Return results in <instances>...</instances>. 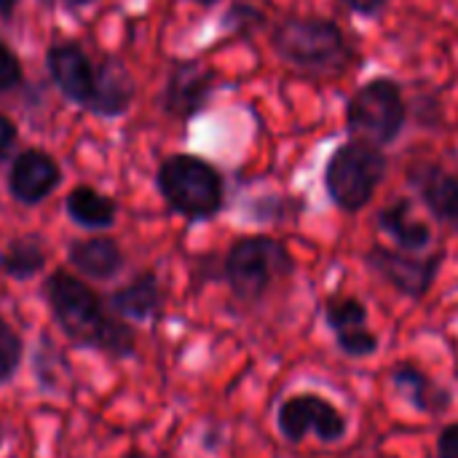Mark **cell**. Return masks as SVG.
<instances>
[{
    "label": "cell",
    "mask_w": 458,
    "mask_h": 458,
    "mask_svg": "<svg viewBox=\"0 0 458 458\" xmlns=\"http://www.w3.org/2000/svg\"><path fill=\"white\" fill-rule=\"evenodd\" d=\"M161 287L158 279L153 274H142L134 282H129L126 287H121L113 295V309L118 317L123 319H134V322H148L161 311Z\"/></svg>",
    "instance_id": "cell-14"
},
{
    "label": "cell",
    "mask_w": 458,
    "mask_h": 458,
    "mask_svg": "<svg viewBox=\"0 0 458 458\" xmlns=\"http://www.w3.org/2000/svg\"><path fill=\"white\" fill-rule=\"evenodd\" d=\"M408 180L429 212L458 231V174L437 164H419L408 172Z\"/></svg>",
    "instance_id": "cell-9"
},
{
    "label": "cell",
    "mask_w": 458,
    "mask_h": 458,
    "mask_svg": "<svg viewBox=\"0 0 458 458\" xmlns=\"http://www.w3.org/2000/svg\"><path fill=\"white\" fill-rule=\"evenodd\" d=\"M341 3H344L346 8L357 11V13H376V11L384 8L386 0H341Z\"/></svg>",
    "instance_id": "cell-26"
},
{
    "label": "cell",
    "mask_w": 458,
    "mask_h": 458,
    "mask_svg": "<svg viewBox=\"0 0 458 458\" xmlns=\"http://www.w3.org/2000/svg\"><path fill=\"white\" fill-rule=\"evenodd\" d=\"M212 91V75L196 62L180 64L166 86V110L174 115H193L204 107Z\"/></svg>",
    "instance_id": "cell-11"
},
{
    "label": "cell",
    "mask_w": 458,
    "mask_h": 458,
    "mask_svg": "<svg viewBox=\"0 0 458 458\" xmlns=\"http://www.w3.org/2000/svg\"><path fill=\"white\" fill-rule=\"evenodd\" d=\"M70 260L78 271H83L86 276H94V279H107L113 276L123 258H121V250L113 239H86V242H78L72 244L70 250Z\"/></svg>",
    "instance_id": "cell-16"
},
{
    "label": "cell",
    "mask_w": 458,
    "mask_h": 458,
    "mask_svg": "<svg viewBox=\"0 0 458 458\" xmlns=\"http://www.w3.org/2000/svg\"><path fill=\"white\" fill-rule=\"evenodd\" d=\"M378 225L384 233H389L405 252H421L432 242V231L427 223L411 217L408 201H394L378 215Z\"/></svg>",
    "instance_id": "cell-15"
},
{
    "label": "cell",
    "mask_w": 458,
    "mask_h": 458,
    "mask_svg": "<svg viewBox=\"0 0 458 458\" xmlns=\"http://www.w3.org/2000/svg\"><path fill=\"white\" fill-rule=\"evenodd\" d=\"M46 298H48L56 325L72 344L118 357V360L134 354L137 349L134 330L126 322L110 317L102 309V301L97 298V293L86 287L81 279L62 274V271L54 274L46 282Z\"/></svg>",
    "instance_id": "cell-1"
},
{
    "label": "cell",
    "mask_w": 458,
    "mask_h": 458,
    "mask_svg": "<svg viewBox=\"0 0 458 458\" xmlns=\"http://www.w3.org/2000/svg\"><path fill=\"white\" fill-rule=\"evenodd\" d=\"M48 67L54 72V81L59 89L75 99V102H89L94 91V72L83 56L81 48L75 46H56L48 54Z\"/></svg>",
    "instance_id": "cell-13"
},
{
    "label": "cell",
    "mask_w": 458,
    "mask_h": 458,
    "mask_svg": "<svg viewBox=\"0 0 458 458\" xmlns=\"http://www.w3.org/2000/svg\"><path fill=\"white\" fill-rule=\"evenodd\" d=\"M276 427L282 437L293 445H301L309 435H317L322 443H341L349 432L346 416L322 394L306 392L284 400L276 413Z\"/></svg>",
    "instance_id": "cell-7"
},
{
    "label": "cell",
    "mask_w": 458,
    "mask_h": 458,
    "mask_svg": "<svg viewBox=\"0 0 458 458\" xmlns=\"http://www.w3.org/2000/svg\"><path fill=\"white\" fill-rule=\"evenodd\" d=\"M70 3H75V5H81V3H89V0H70Z\"/></svg>",
    "instance_id": "cell-29"
},
{
    "label": "cell",
    "mask_w": 458,
    "mask_h": 458,
    "mask_svg": "<svg viewBox=\"0 0 458 458\" xmlns=\"http://www.w3.org/2000/svg\"><path fill=\"white\" fill-rule=\"evenodd\" d=\"M443 255H429V258H416L411 252H397L389 247H373L368 252V266L384 279L389 282L397 293L408 295V298H424L440 271Z\"/></svg>",
    "instance_id": "cell-8"
},
{
    "label": "cell",
    "mask_w": 458,
    "mask_h": 458,
    "mask_svg": "<svg viewBox=\"0 0 458 458\" xmlns=\"http://www.w3.org/2000/svg\"><path fill=\"white\" fill-rule=\"evenodd\" d=\"M126 458H150V456H142V454H131V456H126Z\"/></svg>",
    "instance_id": "cell-28"
},
{
    "label": "cell",
    "mask_w": 458,
    "mask_h": 458,
    "mask_svg": "<svg viewBox=\"0 0 458 458\" xmlns=\"http://www.w3.org/2000/svg\"><path fill=\"white\" fill-rule=\"evenodd\" d=\"M199 3H212V0H199Z\"/></svg>",
    "instance_id": "cell-30"
},
{
    "label": "cell",
    "mask_w": 458,
    "mask_h": 458,
    "mask_svg": "<svg viewBox=\"0 0 458 458\" xmlns=\"http://www.w3.org/2000/svg\"><path fill=\"white\" fill-rule=\"evenodd\" d=\"M19 75H21V70H19L16 56L5 46H0V91L3 89H11L19 81Z\"/></svg>",
    "instance_id": "cell-23"
},
{
    "label": "cell",
    "mask_w": 458,
    "mask_h": 458,
    "mask_svg": "<svg viewBox=\"0 0 458 458\" xmlns=\"http://www.w3.org/2000/svg\"><path fill=\"white\" fill-rule=\"evenodd\" d=\"M13 5H16V0H0V13H3V16H11Z\"/></svg>",
    "instance_id": "cell-27"
},
{
    "label": "cell",
    "mask_w": 458,
    "mask_h": 458,
    "mask_svg": "<svg viewBox=\"0 0 458 458\" xmlns=\"http://www.w3.org/2000/svg\"><path fill=\"white\" fill-rule=\"evenodd\" d=\"M59 182V172L56 164L40 153V150H27L24 156H19V161L13 164L11 172V191L16 199L32 204L40 201L43 196H48V191Z\"/></svg>",
    "instance_id": "cell-12"
},
{
    "label": "cell",
    "mask_w": 458,
    "mask_h": 458,
    "mask_svg": "<svg viewBox=\"0 0 458 458\" xmlns=\"http://www.w3.org/2000/svg\"><path fill=\"white\" fill-rule=\"evenodd\" d=\"M13 137H16V131H13V123L5 118V115H0V158L8 153V148L13 145Z\"/></svg>",
    "instance_id": "cell-25"
},
{
    "label": "cell",
    "mask_w": 458,
    "mask_h": 458,
    "mask_svg": "<svg viewBox=\"0 0 458 458\" xmlns=\"http://www.w3.org/2000/svg\"><path fill=\"white\" fill-rule=\"evenodd\" d=\"M335 346L352 360H368L378 352L381 341L370 327H357V330L335 333Z\"/></svg>",
    "instance_id": "cell-21"
},
{
    "label": "cell",
    "mask_w": 458,
    "mask_h": 458,
    "mask_svg": "<svg viewBox=\"0 0 458 458\" xmlns=\"http://www.w3.org/2000/svg\"><path fill=\"white\" fill-rule=\"evenodd\" d=\"M158 185L169 207L191 220H207L223 207L220 174L196 156H172L164 161Z\"/></svg>",
    "instance_id": "cell-5"
},
{
    "label": "cell",
    "mask_w": 458,
    "mask_h": 458,
    "mask_svg": "<svg viewBox=\"0 0 458 458\" xmlns=\"http://www.w3.org/2000/svg\"><path fill=\"white\" fill-rule=\"evenodd\" d=\"M437 458H458V424H448L437 437Z\"/></svg>",
    "instance_id": "cell-24"
},
{
    "label": "cell",
    "mask_w": 458,
    "mask_h": 458,
    "mask_svg": "<svg viewBox=\"0 0 458 458\" xmlns=\"http://www.w3.org/2000/svg\"><path fill=\"white\" fill-rule=\"evenodd\" d=\"M271 46L282 59L298 67H330L346 54L341 27L322 16H295L279 21L271 32Z\"/></svg>",
    "instance_id": "cell-6"
},
{
    "label": "cell",
    "mask_w": 458,
    "mask_h": 458,
    "mask_svg": "<svg viewBox=\"0 0 458 458\" xmlns=\"http://www.w3.org/2000/svg\"><path fill=\"white\" fill-rule=\"evenodd\" d=\"M327 325L333 333L368 327V306L360 298H333L327 303Z\"/></svg>",
    "instance_id": "cell-20"
},
{
    "label": "cell",
    "mask_w": 458,
    "mask_h": 458,
    "mask_svg": "<svg viewBox=\"0 0 458 458\" xmlns=\"http://www.w3.org/2000/svg\"><path fill=\"white\" fill-rule=\"evenodd\" d=\"M43 263H46L43 250L35 242H16L0 258V268L8 276H13V279H30V276H35L43 268Z\"/></svg>",
    "instance_id": "cell-19"
},
{
    "label": "cell",
    "mask_w": 458,
    "mask_h": 458,
    "mask_svg": "<svg viewBox=\"0 0 458 458\" xmlns=\"http://www.w3.org/2000/svg\"><path fill=\"white\" fill-rule=\"evenodd\" d=\"M293 255L271 236H244L225 255V279L244 303H258L276 279L290 276Z\"/></svg>",
    "instance_id": "cell-3"
},
{
    "label": "cell",
    "mask_w": 458,
    "mask_h": 458,
    "mask_svg": "<svg viewBox=\"0 0 458 458\" xmlns=\"http://www.w3.org/2000/svg\"><path fill=\"white\" fill-rule=\"evenodd\" d=\"M386 174V156L365 140L344 142L325 166V188L333 204L344 212H360L376 196Z\"/></svg>",
    "instance_id": "cell-2"
},
{
    "label": "cell",
    "mask_w": 458,
    "mask_h": 458,
    "mask_svg": "<svg viewBox=\"0 0 458 458\" xmlns=\"http://www.w3.org/2000/svg\"><path fill=\"white\" fill-rule=\"evenodd\" d=\"M408 118V105L397 81L376 78L357 89L346 105V123L357 140L389 145L400 137Z\"/></svg>",
    "instance_id": "cell-4"
},
{
    "label": "cell",
    "mask_w": 458,
    "mask_h": 458,
    "mask_svg": "<svg viewBox=\"0 0 458 458\" xmlns=\"http://www.w3.org/2000/svg\"><path fill=\"white\" fill-rule=\"evenodd\" d=\"M392 386L419 413L440 416V413H445L451 408V392L443 389L440 384H435L421 368H416L411 362H403V365L392 368Z\"/></svg>",
    "instance_id": "cell-10"
},
{
    "label": "cell",
    "mask_w": 458,
    "mask_h": 458,
    "mask_svg": "<svg viewBox=\"0 0 458 458\" xmlns=\"http://www.w3.org/2000/svg\"><path fill=\"white\" fill-rule=\"evenodd\" d=\"M67 212L75 223L86 228H107L115 217L113 201L99 196L94 188H75L67 196Z\"/></svg>",
    "instance_id": "cell-18"
},
{
    "label": "cell",
    "mask_w": 458,
    "mask_h": 458,
    "mask_svg": "<svg viewBox=\"0 0 458 458\" xmlns=\"http://www.w3.org/2000/svg\"><path fill=\"white\" fill-rule=\"evenodd\" d=\"M131 99V81L126 75V70L118 62H107L99 72V78L94 81V91H91V105L97 113H107L115 115L121 113Z\"/></svg>",
    "instance_id": "cell-17"
},
{
    "label": "cell",
    "mask_w": 458,
    "mask_h": 458,
    "mask_svg": "<svg viewBox=\"0 0 458 458\" xmlns=\"http://www.w3.org/2000/svg\"><path fill=\"white\" fill-rule=\"evenodd\" d=\"M19 362H21V338L8 322L0 319V384L11 381Z\"/></svg>",
    "instance_id": "cell-22"
}]
</instances>
